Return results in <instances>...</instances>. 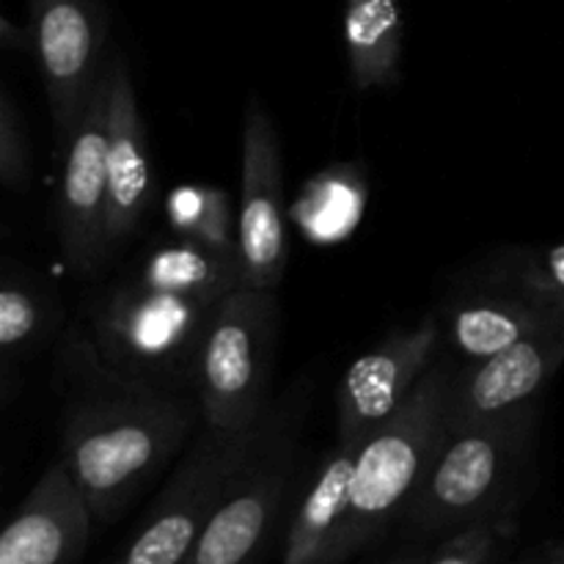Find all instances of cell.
Listing matches in <instances>:
<instances>
[{"label": "cell", "instance_id": "1", "mask_svg": "<svg viewBox=\"0 0 564 564\" xmlns=\"http://www.w3.org/2000/svg\"><path fill=\"white\" fill-rule=\"evenodd\" d=\"M94 369L97 389L66 413L61 463L94 521L110 523L191 438L196 413L171 389L119 378L97 361Z\"/></svg>", "mask_w": 564, "mask_h": 564}, {"label": "cell", "instance_id": "2", "mask_svg": "<svg viewBox=\"0 0 564 564\" xmlns=\"http://www.w3.org/2000/svg\"><path fill=\"white\" fill-rule=\"evenodd\" d=\"M452 364L435 358L405 405L361 444L334 564L347 562L408 510L446 430Z\"/></svg>", "mask_w": 564, "mask_h": 564}, {"label": "cell", "instance_id": "3", "mask_svg": "<svg viewBox=\"0 0 564 564\" xmlns=\"http://www.w3.org/2000/svg\"><path fill=\"white\" fill-rule=\"evenodd\" d=\"M538 400L444 430L435 460L402 512L422 534L457 532L490 516H510L507 496L527 463Z\"/></svg>", "mask_w": 564, "mask_h": 564}, {"label": "cell", "instance_id": "4", "mask_svg": "<svg viewBox=\"0 0 564 564\" xmlns=\"http://www.w3.org/2000/svg\"><path fill=\"white\" fill-rule=\"evenodd\" d=\"M275 339V292L240 286L215 306L193 380L204 427L242 433L262 422L268 413Z\"/></svg>", "mask_w": 564, "mask_h": 564}, {"label": "cell", "instance_id": "5", "mask_svg": "<svg viewBox=\"0 0 564 564\" xmlns=\"http://www.w3.org/2000/svg\"><path fill=\"white\" fill-rule=\"evenodd\" d=\"M215 306L171 292L121 284L94 312V361L119 378L171 389L196 380Z\"/></svg>", "mask_w": 564, "mask_h": 564}, {"label": "cell", "instance_id": "6", "mask_svg": "<svg viewBox=\"0 0 564 564\" xmlns=\"http://www.w3.org/2000/svg\"><path fill=\"white\" fill-rule=\"evenodd\" d=\"M270 411L242 433L204 427L143 518L121 564H185L226 488L268 427Z\"/></svg>", "mask_w": 564, "mask_h": 564}, {"label": "cell", "instance_id": "7", "mask_svg": "<svg viewBox=\"0 0 564 564\" xmlns=\"http://www.w3.org/2000/svg\"><path fill=\"white\" fill-rule=\"evenodd\" d=\"M301 411H270L268 427L226 488L185 564H251L262 551L295 468Z\"/></svg>", "mask_w": 564, "mask_h": 564}, {"label": "cell", "instance_id": "8", "mask_svg": "<svg viewBox=\"0 0 564 564\" xmlns=\"http://www.w3.org/2000/svg\"><path fill=\"white\" fill-rule=\"evenodd\" d=\"M28 6L31 42L64 152L108 69V14L102 0H28Z\"/></svg>", "mask_w": 564, "mask_h": 564}, {"label": "cell", "instance_id": "9", "mask_svg": "<svg viewBox=\"0 0 564 564\" xmlns=\"http://www.w3.org/2000/svg\"><path fill=\"white\" fill-rule=\"evenodd\" d=\"M240 242L246 286L275 292L286 270L284 158L268 108L251 99L242 113L240 138Z\"/></svg>", "mask_w": 564, "mask_h": 564}, {"label": "cell", "instance_id": "10", "mask_svg": "<svg viewBox=\"0 0 564 564\" xmlns=\"http://www.w3.org/2000/svg\"><path fill=\"white\" fill-rule=\"evenodd\" d=\"M110 64V61H108ZM108 99L105 69L64 149L58 187V242L66 268L88 275L108 257Z\"/></svg>", "mask_w": 564, "mask_h": 564}, {"label": "cell", "instance_id": "11", "mask_svg": "<svg viewBox=\"0 0 564 564\" xmlns=\"http://www.w3.org/2000/svg\"><path fill=\"white\" fill-rule=\"evenodd\" d=\"M441 325L433 317L389 334L347 367L336 389V441L364 444L394 416L438 358Z\"/></svg>", "mask_w": 564, "mask_h": 564}, {"label": "cell", "instance_id": "12", "mask_svg": "<svg viewBox=\"0 0 564 564\" xmlns=\"http://www.w3.org/2000/svg\"><path fill=\"white\" fill-rule=\"evenodd\" d=\"M564 364L562 328L532 336L507 347L496 356L471 361L463 369H452L449 394H446V427L534 402L543 394Z\"/></svg>", "mask_w": 564, "mask_h": 564}, {"label": "cell", "instance_id": "13", "mask_svg": "<svg viewBox=\"0 0 564 564\" xmlns=\"http://www.w3.org/2000/svg\"><path fill=\"white\" fill-rule=\"evenodd\" d=\"M108 248L141 229L152 204V160L135 83L121 55L108 64Z\"/></svg>", "mask_w": 564, "mask_h": 564}, {"label": "cell", "instance_id": "14", "mask_svg": "<svg viewBox=\"0 0 564 564\" xmlns=\"http://www.w3.org/2000/svg\"><path fill=\"white\" fill-rule=\"evenodd\" d=\"M91 521L75 479L55 460L0 529V564H72L86 549Z\"/></svg>", "mask_w": 564, "mask_h": 564}, {"label": "cell", "instance_id": "15", "mask_svg": "<svg viewBox=\"0 0 564 564\" xmlns=\"http://www.w3.org/2000/svg\"><path fill=\"white\" fill-rule=\"evenodd\" d=\"M564 308L545 297H477L457 303L446 319L452 350L468 361H482L532 336L560 330Z\"/></svg>", "mask_w": 564, "mask_h": 564}, {"label": "cell", "instance_id": "16", "mask_svg": "<svg viewBox=\"0 0 564 564\" xmlns=\"http://www.w3.org/2000/svg\"><path fill=\"white\" fill-rule=\"evenodd\" d=\"M358 449L361 444L336 441L292 516L281 564H334Z\"/></svg>", "mask_w": 564, "mask_h": 564}, {"label": "cell", "instance_id": "17", "mask_svg": "<svg viewBox=\"0 0 564 564\" xmlns=\"http://www.w3.org/2000/svg\"><path fill=\"white\" fill-rule=\"evenodd\" d=\"M135 281L149 290L218 306L229 292L246 286V273L240 257H226L180 237L176 242L154 248L141 262Z\"/></svg>", "mask_w": 564, "mask_h": 564}, {"label": "cell", "instance_id": "18", "mask_svg": "<svg viewBox=\"0 0 564 564\" xmlns=\"http://www.w3.org/2000/svg\"><path fill=\"white\" fill-rule=\"evenodd\" d=\"M345 47L356 91L397 86L402 64L397 0H345Z\"/></svg>", "mask_w": 564, "mask_h": 564}, {"label": "cell", "instance_id": "19", "mask_svg": "<svg viewBox=\"0 0 564 564\" xmlns=\"http://www.w3.org/2000/svg\"><path fill=\"white\" fill-rule=\"evenodd\" d=\"M301 209H297V220H301L303 231L312 235V240H317L319 229H323L325 218H328V242L341 240V235L352 231L358 215L364 207V187L358 185L352 174H323L312 187H303Z\"/></svg>", "mask_w": 564, "mask_h": 564}, {"label": "cell", "instance_id": "20", "mask_svg": "<svg viewBox=\"0 0 564 564\" xmlns=\"http://www.w3.org/2000/svg\"><path fill=\"white\" fill-rule=\"evenodd\" d=\"M47 328V306L25 284L0 281V358L33 345Z\"/></svg>", "mask_w": 564, "mask_h": 564}, {"label": "cell", "instance_id": "21", "mask_svg": "<svg viewBox=\"0 0 564 564\" xmlns=\"http://www.w3.org/2000/svg\"><path fill=\"white\" fill-rule=\"evenodd\" d=\"M510 516H490L452 532L427 564H490L501 540L510 534Z\"/></svg>", "mask_w": 564, "mask_h": 564}, {"label": "cell", "instance_id": "22", "mask_svg": "<svg viewBox=\"0 0 564 564\" xmlns=\"http://www.w3.org/2000/svg\"><path fill=\"white\" fill-rule=\"evenodd\" d=\"M185 240L207 246L226 257H240V242H237L235 215H231L229 193L224 187H204V204L193 224L191 235Z\"/></svg>", "mask_w": 564, "mask_h": 564}, {"label": "cell", "instance_id": "23", "mask_svg": "<svg viewBox=\"0 0 564 564\" xmlns=\"http://www.w3.org/2000/svg\"><path fill=\"white\" fill-rule=\"evenodd\" d=\"M28 176H31V165H28L25 141L17 130L9 105L0 97V185L25 187Z\"/></svg>", "mask_w": 564, "mask_h": 564}, {"label": "cell", "instance_id": "24", "mask_svg": "<svg viewBox=\"0 0 564 564\" xmlns=\"http://www.w3.org/2000/svg\"><path fill=\"white\" fill-rule=\"evenodd\" d=\"M532 286L534 292H564V242L545 253Z\"/></svg>", "mask_w": 564, "mask_h": 564}, {"label": "cell", "instance_id": "25", "mask_svg": "<svg viewBox=\"0 0 564 564\" xmlns=\"http://www.w3.org/2000/svg\"><path fill=\"white\" fill-rule=\"evenodd\" d=\"M22 44H25V33L0 14V47H22Z\"/></svg>", "mask_w": 564, "mask_h": 564}, {"label": "cell", "instance_id": "26", "mask_svg": "<svg viewBox=\"0 0 564 564\" xmlns=\"http://www.w3.org/2000/svg\"><path fill=\"white\" fill-rule=\"evenodd\" d=\"M389 564H427V560H424L422 554H405V556H400V560H394Z\"/></svg>", "mask_w": 564, "mask_h": 564}, {"label": "cell", "instance_id": "27", "mask_svg": "<svg viewBox=\"0 0 564 564\" xmlns=\"http://www.w3.org/2000/svg\"><path fill=\"white\" fill-rule=\"evenodd\" d=\"M534 295L545 297V301L556 303V306H562V308H564V292H534Z\"/></svg>", "mask_w": 564, "mask_h": 564}, {"label": "cell", "instance_id": "28", "mask_svg": "<svg viewBox=\"0 0 564 564\" xmlns=\"http://www.w3.org/2000/svg\"><path fill=\"white\" fill-rule=\"evenodd\" d=\"M545 564H564V549H560V551H556V554H554V556H551V560H549V562H545Z\"/></svg>", "mask_w": 564, "mask_h": 564}, {"label": "cell", "instance_id": "29", "mask_svg": "<svg viewBox=\"0 0 564 564\" xmlns=\"http://www.w3.org/2000/svg\"><path fill=\"white\" fill-rule=\"evenodd\" d=\"M518 564H540L538 560H527V562H518Z\"/></svg>", "mask_w": 564, "mask_h": 564}, {"label": "cell", "instance_id": "30", "mask_svg": "<svg viewBox=\"0 0 564 564\" xmlns=\"http://www.w3.org/2000/svg\"><path fill=\"white\" fill-rule=\"evenodd\" d=\"M562 341H564V323H562Z\"/></svg>", "mask_w": 564, "mask_h": 564}, {"label": "cell", "instance_id": "31", "mask_svg": "<svg viewBox=\"0 0 564 564\" xmlns=\"http://www.w3.org/2000/svg\"><path fill=\"white\" fill-rule=\"evenodd\" d=\"M0 235H3V229H0Z\"/></svg>", "mask_w": 564, "mask_h": 564}, {"label": "cell", "instance_id": "32", "mask_svg": "<svg viewBox=\"0 0 564 564\" xmlns=\"http://www.w3.org/2000/svg\"><path fill=\"white\" fill-rule=\"evenodd\" d=\"M113 564H121V562H113Z\"/></svg>", "mask_w": 564, "mask_h": 564}]
</instances>
